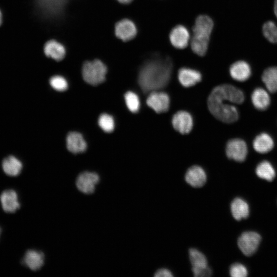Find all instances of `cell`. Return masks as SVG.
<instances>
[{
    "label": "cell",
    "instance_id": "1",
    "mask_svg": "<svg viewBox=\"0 0 277 277\" xmlns=\"http://www.w3.org/2000/svg\"><path fill=\"white\" fill-rule=\"evenodd\" d=\"M243 92L230 84H222L213 89L208 96L207 104L211 113L217 120L232 123L239 118V112L233 105L240 104L244 101Z\"/></svg>",
    "mask_w": 277,
    "mask_h": 277
},
{
    "label": "cell",
    "instance_id": "2",
    "mask_svg": "<svg viewBox=\"0 0 277 277\" xmlns=\"http://www.w3.org/2000/svg\"><path fill=\"white\" fill-rule=\"evenodd\" d=\"M173 64L168 56L154 53L145 61L138 73V83L144 92L157 91L165 87L170 79Z\"/></svg>",
    "mask_w": 277,
    "mask_h": 277
},
{
    "label": "cell",
    "instance_id": "3",
    "mask_svg": "<svg viewBox=\"0 0 277 277\" xmlns=\"http://www.w3.org/2000/svg\"><path fill=\"white\" fill-rule=\"evenodd\" d=\"M214 23L212 18L206 14L198 15L191 28L190 48L200 56H204L208 49Z\"/></svg>",
    "mask_w": 277,
    "mask_h": 277
},
{
    "label": "cell",
    "instance_id": "4",
    "mask_svg": "<svg viewBox=\"0 0 277 277\" xmlns=\"http://www.w3.org/2000/svg\"><path fill=\"white\" fill-rule=\"evenodd\" d=\"M107 71L105 65L98 60L86 62L82 67V76L88 84L96 86L105 80Z\"/></svg>",
    "mask_w": 277,
    "mask_h": 277
},
{
    "label": "cell",
    "instance_id": "5",
    "mask_svg": "<svg viewBox=\"0 0 277 277\" xmlns=\"http://www.w3.org/2000/svg\"><path fill=\"white\" fill-rule=\"evenodd\" d=\"M67 0H35L39 13L47 17H55L61 14Z\"/></svg>",
    "mask_w": 277,
    "mask_h": 277
},
{
    "label": "cell",
    "instance_id": "6",
    "mask_svg": "<svg viewBox=\"0 0 277 277\" xmlns=\"http://www.w3.org/2000/svg\"><path fill=\"white\" fill-rule=\"evenodd\" d=\"M190 38L189 30L181 24L173 27L169 34L170 44L177 49H184L187 48L190 43Z\"/></svg>",
    "mask_w": 277,
    "mask_h": 277
},
{
    "label": "cell",
    "instance_id": "7",
    "mask_svg": "<svg viewBox=\"0 0 277 277\" xmlns=\"http://www.w3.org/2000/svg\"><path fill=\"white\" fill-rule=\"evenodd\" d=\"M0 204L3 211L6 213H14L21 208L17 192L14 189L8 188L0 194Z\"/></svg>",
    "mask_w": 277,
    "mask_h": 277
},
{
    "label": "cell",
    "instance_id": "8",
    "mask_svg": "<svg viewBox=\"0 0 277 277\" xmlns=\"http://www.w3.org/2000/svg\"><path fill=\"white\" fill-rule=\"evenodd\" d=\"M226 153L229 159L242 162L245 160L248 153L247 144L240 138L231 139L227 143Z\"/></svg>",
    "mask_w": 277,
    "mask_h": 277
},
{
    "label": "cell",
    "instance_id": "9",
    "mask_svg": "<svg viewBox=\"0 0 277 277\" xmlns=\"http://www.w3.org/2000/svg\"><path fill=\"white\" fill-rule=\"evenodd\" d=\"M256 232L247 231L243 233L238 239V244L241 251L247 256L253 254L257 250L261 241Z\"/></svg>",
    "mask_w": 277,
    "mask_h": 277
},
{
    "label": "cell",
    "instance_id": "10",
    "mask_svg": "<svg viewBox=\"0 0 277 277\" xmlns=\"http://www.w3.org/2000/svg\"><path fill=\"white\" fill-rule=\"evenodd\" d=\"M115 34L123 42L133 39L137 34V28L134 23L127 18L118 22L115 26Z\"/></svg>",
    "mask_w": 277,
    "mask_h": 277
},
{
    "label": "cell",
    "instance_id": "11",
    "mask_svg": "<svg viewBox=\"0 0 277 277\" xmlns=\"http://www.w3.org/2000/svg\"><path fill=\"white\" fill-rule=\"evenodd\" d=\"M147 105L157 113L166 112L169 108L170 98L168 94L163 92H151L147 98Z\"/></svg>",
    "mask_w": 277,
    "mask_h": 277
},
{
    "label": "cell",
    "instance_id": "12",
    "mask_svg": "<svg viewBox=\"0 0 277 277\" xmlns=\"http://www.w3.org/2000/svg\"><path fill=\"white\" fill-rule=\"evenodd\" d=\"M100 181L98 175L94 172H84L77 177L76 185L77 189L85 194L92 193Z\"/></svg>",
    "mask_w": 277,
    "mask_h": 277
},
{
    "label": "cell",
    "instance_id": "13",
    "mask_svg": "<svg viewBox=\"0 0 277 277\" xmlns=\"http://www.w3.org/2000/svg\"><path fill=\"white\" fill-rule=\"evenodd\" d=\"M44 255L43 252L33 249L27 250L21 260V265L32 271L40 269L43 266Z\"/></svg>",
    "mask_w": 277,
    "mask_h": 277
},
{
    "label": "cell",
    "instance_id": "14",
    "mask_svg": "<svg viewBox=\"0 0 277 277\" xmlns=\"http://www.w3.org/2000/svg\"><path fill=\"white\" fill-rule=\"evenodd\" d=\"M172 124L176 131L183 134L189 133L193 126L191 115L185 111L177 112L173 116Z\"/></svg>",
    "mask_w": 277,
    "mask_h": 277
},
{
    "label": "cell",
    "instance_id": "15",
    "mask_svg": "<svg viewBox=\"0 0 277 277\" xmlns=\"http://www.w3.org/2000/svg\"><path fill=\"white\" fill-rule=\"evenodd\" d=\"M177 77L183 86L190 87L202 80V74L196 70L188 67H182L178 71Z\"/></svg>",
    "mask_w": 277,
    "mask_h": 277
},
{
    "label": "cell",
    "instance_id": "16",
    "mask_svg": "<svg viewBox=\"0 0 277 277\" xmlns=\"http://www.w3.org/2000/svg\"><path fill=\"white\" fill-rule=\"evenodd\" d=\"M185 179L186 182L192 187H201L205 184L207 176L201 167L195 165L188 169Z\"/></svg>",
    "mask_w": 277,
    "mask_h": 277
},
{
    "label": "cell",
    "instance_id": "17",
    "mask_svg": "<svg viewBox=\"0 0 277 277\" xmlns=\"http://www.w3.org/2000/svg\"><path fill=\"white\" fill-rule=\"evenodd\" d=\"M23 165L22 162L14 155H9L2 162V169L7 176L15 177L22 172Z\"/></svg>",
    "mask_w": 277,
    "mask_h": 277
},
{
    "label": "cell",
    "instance_id": "18",
    "mask_svg": "<svg viewBox=\"0 0 277 277\" xmlns=\"http://www.w3.org/2000/svg\"><path fill=\"white\" fill-rule=\"evenodd\" d=\"M229 73L231 77L234 80L244 82L249 78L251 70L249 65L247 62L239 61L230 66Z\"/></svg>",
    "mask_w": 277,
    "mask_h": 277
},
{
    "label": "cell",
    "instance_id": "19",
    "mask_svg": "<svg viewBox=\"0 0 277 277\" xmlns=\"http://www.w3.org/2000/svg\"><path fill=\"white\" fill-rule=\"evenodd\" d=\"M66 145L68 150L73 153L83 152L87 148V144L82 135L76 132H71L68 134Z\"/></svg>",
    "mask_w": 277,
    "mask_h": 277
},
{
    "label": "cell",
    "instance_id": "20",
    "mask_svg": "<svg viewBox=\"0 0 277 277\" xmlns=\"http://www.w3.org/2000/svg\"><path fill=\"white\" fill-rule=\"evenodd\" d=\"M44 51L47 56L57 61L63 60L66 54L64 46L55 40L48 41L44 45Z\"/></svg>",
    "mask_w": 277,
    "mask_h": 277
},
{
    "label": "cell",
    "instance_id": "21",
    "mask_svg": "<svg viewBox=\"0 0 277 277\" xmlns=\"http://www.w3.org/2000/svg\"><path fill=\"white\" fill-rule=\"evenodd\" d=\"M251 101L254 107L259 110L267 109L270 104L268 93L262 88L255 89L251 94Z\"/></svg>",
    "mask_w": 277,
    "mask_h": 277
},
{
    "label": "cell",
    "instance_id": "22",
    "mask_svg": "<svg viewBox=\"0 0 277 277\" xmlns=\"http://www.w3.org/2000/svg\"><path fill=\"white\" fill-rule=\"evenodd\" d=\"M274 146V142L271 136L266 133L258 135L253 142L254 149L260 153H266Z\"/></svg>",
    "mask_w": 277,
    "mask_h": 277
},
{
    "label": "cell",
    "instance_id": "23",
    "mask_svg": "<svg viewBox=\"0 0 277 277\" xmlns=\"http://www.w3.org/2000/svg\"><path fill=\"white\" fill-rule=\"evenodd\" d=\"M230 208L233 217L236 220H241L249 215V206L244 200L241 198L234 199L231 204Z\"/></svg>",
    "mask_w": 277,
    "mask_h": 277
},
{
    "label": "cell",
    "instance_id": "24",
    "mask_svg": "<svg viewBox=\"0 0 277 277\" xmlns=\"http://www.w3.org/2000/svg\"><path fill=\"white\" fill-rule=\"evenodd\" d=\"M262 80L269 91L277 92V66L266 69L262 74Z\"/></svg>",
    "mask_w": 277,
    "mask_h": 277
},
{
    "label": "cell",
    "instance_id": "25",
    "mask_svg": "<svg viewBox=\"0 0 277 277\" xmlns=\"http://www.w3.org/2000/svg\"><path fill=\"white\" fill-rule=\"evenodd\" d=\"M274 12L277 17V0L274 4ZM264 36L270 42L277 43V25L272 21H268L264 23L262 28Z\"/></svg>",
    "mask_w": 277,
    "mask_h": 277
},
{
    "label": "cell",
    "instance_id": "26",
    "mask_svg": "<svg viewBox=\"0 0 277 277\" xmlns=\"http://www.w3.org/2000/svg\"><path fill=\"white\" fill-rule=\"evenodd\" d=\"M255 172L259 177L267 181H272L275 176L273 167L267 161L260 162L256 168Z\"/></svg>",
    "mask_w": 277,
    "mask_h": 277
},
{
    "label": "cell",
    "instance_id": "27",
    "mask_svg": "<svg viewBox=\"0 0 277 277\" xmlns=\"http://www.w3.org/2000/svg\"><path fill=\"white\" fill-rule=\"evenodd\" d=\"M189 255L192 268H202L208 266L206 256L198 250L194 248L190 249Z\"/></svg>",
    "mask_w": 277,
    "mask_h": 277
},
{
    "label": "cell",
    "instance_id": "28",
    "mask_svg": "<svg viewBox=\"0 0 277 277\" xmlns=\"http://www.w3.org/2000/svg\"><path fill=\"white\" fill-rule=\"evenodd\" d=\"M125 100L128 109L133 113L137 112L140 106V100L136 93L128 91L125 94Z\"/></svg>",
    "mask_w": 277,
    "mask_h": 277
},
{
    "label": "cell",
    "instance_id": "29",
    "mask_svg": "<svg viewBox=\"0 0 277 277\" xmlns=\"http://www.w3.org/2000/svg\"><path fill=\"white\" fill-rule=\"evenodd\" d=\"M98 124L102 129L106 132H112L114 128L113 117L106 113H103L100 116Z\"/></svg>",
    "mask_w": 277,
    "mask_h": 277
},
{
    "label": "cell",
    "instance_id": "30",
    "mask_svg": "<svg viewBox=\"0 0 277 277\" xmlns=\"http://www.w3.org/2000/svg\"><path fill=\"white\" fill-rule=\"evenodd\" d=\"M49 83L51 86L57 91H63L68 87V83L66 79L60 75L51 77Z\"/></svg>",
    "mask_w": 277,
    "mask_h": 277
},
{
    "label": "cell",
    "instance_id": "31",
    "mask_svg": "<svg viewBox=\"0 0 277 277\" xmlns=\"http://www.w3.org/2000/svg\"><path fill=\"white\" fill-rule=\"evenodd\" d=\"M229 273L232 277H245L248 274L246 268L239 263L232 265L230 268Z\"/></svg>",
    "mask_w": 277,
    "mask_h": 277
},
{
    "label": "cell",
    "instance_id": "32",
    "mask_svg": "<svg viewBox=\"0 0 277 277\" xmlns=\"http://www.w3.org/2000/svg\"><path fill=\"white\" fill-rule=\"evenodd\" d=\"M194 276L196 277L210 276L212 274L211 269L208 266L202 268H192Z\"/></svg>",
    "mask_w": 277,
    "mask_h": 277
},
{
    "label": "cell",
    "instance_id": "33",
    "mask_svg": "<svg viewBox=\"0 0 277 277\" xmlns=\"http://www.w3.org/2000/svg\"><path fill=\"white\" fill-rule=\"evenodd\" d=\"M154 276L156 277H172L173 275L169 270L166 268H162L155 272Z\"/></svg>",
    "mask_w": 277,
    "mask_h": 277
},
{
    "label": "cell",
    "instance_id": "34",
    "mask_svg": "<svg viewBox=\"0 0 277 277\" xmlns=\"http://www.w3.org/2000/svg\"><path fill=\"white\" fill-rule=\"evenodd\" d=\"M119 3L123 4H129L131 3L133 0H117Z\"/></svg>",
    "mask_w": 277,
    "mask_h": 277
},
{
    "label": "cell",
    "instance_id": "35",
    "mask_svg": "<svg viewBox=\"0 0 277 277\" xmlns=\"http://www.w3.org/2000/svg\"><path fill=\"white\" fill-rule=\"evenodd\" d=\"M3 22V14L2 11L0 10V26L2 25Z\"/></svg>",
    "mask_w": 277,
    "mask_h": 277
},
{
    "label": "cell",
    "instance_id": "36",
    "mask_svg": "<svg viewBox=\"0 0 277 277\" xmlns=\"http://www.w3.org/2000/svg\"><path fill=\"white\" fill-rule=\"evenodd\" d=\"M2 232H3V229H2V228L1 227V226H0V238L1 236Z\"/></svg>",
    "mask_w": 277,
    "mask_h": 277
}]
</instances>
